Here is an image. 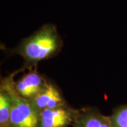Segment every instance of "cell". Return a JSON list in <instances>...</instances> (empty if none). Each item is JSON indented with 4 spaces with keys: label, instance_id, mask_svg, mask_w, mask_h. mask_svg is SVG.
Returning <instances> with one entry per match:
<instances>
[{
    "label": "cell",
    "instance_id": "cell-1",
    "mask_svg": "<svg viewBox=\"0 0 127 127\" xmlns=\"http://www.w3.org/2000/svg\"><path fill=\"white\" fill-rule=\"evenodd\" d=\"M63 45V40L56 25L48 23L23 38L11 50V54L21 56L24 60L23 68L31 69L37 66L41 61L59 55Z\"/></svg>",
    "mask_w": 127,
    "mask_h": 127
},
{
    "label": "cell",
    "instance_id": "cell-2",
    "mask_svg": "<svg viewBox=\"0 0 127 127\" xmlns=\"http://www.w3.org/2000/svg\"><path fill=\"white\" fill-rule=\"evenodd\" d=\"M21 70L4 77L11 95L9 127H40V112L31 100L21 96L15 89L14 76Z\"/></svg>",
    "mask_w": 127,
    "mask_h": 127
},
{
    "label": "cell",
    "instance_id": "cell-3",
    "mask_svg": "<svg viewBox=\"0 0 127 127\" xmlns=\"http://www.w3.org/2000/svg\"><path fill=\"white\" fill-rule=\"evenodd\" d=\"M76 109L67 103L40 112V127H68L73 125Z\"/></svg>",
    "mask_w": 127,
    "mask_h": 127
},
{
    "label": "cell",
    "instance_id": "cell-4",
    "mask_svg": "<svg viewBox=\"0 0 127 127\" xmlns=\"http://www.w3.org/2000/svg\"><path fill=\"white\" fill-rule=\"evenodd\" d=\"M28 70L23 76L15 81V89L21 96L31 100L43 90L48 78L38 72L37 66Z\"/></svg>",
    "mask_w": 127,
    "mask_h": 127
},
{
    "label": "cell",
    "instance_id": "cell-5",
    "mask_svg": "<svg viewBox=\"0 0 127 127\" xmlns=\"http://www.w3.org/2000/svg\"><path fill=\"white\" fill-rule=\"evenodd\" d=\"M31 101L39 112L67 104L61 89L49 79L43 90Z\"/></svg>",
    "mask_w": 127,
    "mask_h": 127
},
{
    "label": "cell",
    "instance_id": "cell-6",
    "mask_svg": "<svg viewBox=\"0 0 127 127\" xmlns=\"http://www.w3.org/2000/svg\"><path fill=\"white\" fill-rule=\"evenodd\" d=\"M74 127H113L110 116H106L99 109L86 107L76 110Z\"/></svg>",
    "mask_w": 127,
    "mask_h": 127
},
{
    "label": "cell",
    "instance_id": "cell-7",
    "mask_svg": "<svg viewBox=\"0 0 127 127\" xmlns=\"http://www.w3.org/2000/svg\"><path fill=\"white\" fill-rule=\"evenodd\" d=\"M11 95L5 78L0 83V127H9Z\"/></svg>",
    "mask_w": 127,
    "mask_h": 127
},
{
    "label": "cell",
    "instance_id": "cell-8",
    "mask_svg": "<svg viewBox=\"0 0 127 127\" xmlns=\"http://www.w3.org/2000/svg\"><path fill=\"white\" fill-rule=\"evenodd\" d=\"M110 119L113 127H127V104L115 107Z\"/></svg>",
    "mask_w": 127,
    "mask_h": 127
}]
</instances>
